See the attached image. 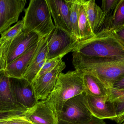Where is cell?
I'll list each match as a JSON object with an SVG mask.
<instances>
[{"label":"cell","instance_id":"obj_1","mask_svg":"<svg viewBox=\"0 0 124 124\" xmlns=\"http://www.w3.org/2000/svg\"><path fill=\"white\" fill-rule=\"evenodd\" d=\"M72 63L75 70L87 72L97 78L106 87L124 76V56L118 57H87L73 52Z\"/></svg>","mask_w":124,"mask_h":124},{"label":"cell","instance_id":"obj_2","mask_svg":"<svg viewBox=\"0 0 124 124\" xmlns=\"http://www.w3.org/2000/svg\"><path fill=\"white\" fill-rule=\"evenodd\" d=\"M72 52L87 57H121L124 56V44L114 31L104 29L92 38L78 41Z\"/></svg>","mask_w":124,"mask_h":124},{"label":"cell","instance_id":"obj_3","mask_svg":"<svg viewBox=\"0 0 124 124\" xmlns=\"http://www.w3.org/2000/svg\"><path fill=\"white\" fill-rule=\"evenodd\" d=\"M83 75V72L78 70L59 75L54 90L46 100L58 118L66 102L84 93Z\"/></svg>","mask_w":124,"mask_h":124},{"label":"cell","instance_id":"obj_4","mask_svg":"<svg viewBox=\"0 0 124 124\" xmlns=\"http://www.w3.org/2000/svg\"><path fill=\"white\" fill-rule=\"evenodd\" d=\"M24 12L23 33H35L40 38H46L55 27L46 0H30Z\"/></svg>","mask_w":124,"mask_h":124},{"label":"cell","instance_id":"obj_5","mask_svg":"<svg viewBox=\"0 0 124 124\" xmlns=\"http://www.w3.org/2000/svg\"><path fill=\"white\" fill-rule=\"evenodd\" d=\"M46 60L62 58L73 51L78 41L71 34L56 27L46 38Z\"/></svg>","mask_w":124,"mask_h":124},{"label":"cell","instance_id":"obj_6","mask_svg":"<svg viewBox=\"0 0 124 124\" xmlns=\"http://www.w3.org/2000/svg\"><path fill=\"white\" fill-rule=\"evenodd\" d=\"M84 95V92L65 102L58 117L59 122L78 124L92 119L93 116L85 104Z\"/></svg>","mask_w":124,"mask_h":124},{"label":"cell","instance_id":"obj_7","mask_svg":"<svg viewBox=\"0 0 124 124\" xmlns=\"http://www.w3.org/2000/svg\"><path fill=\"white\" fill-rule=\"evenodd\" d=\"M84 102L91 114L95 118L114 121L117 118L115 106L109 94L102 97H94L85 93Z\"/></svg>","mask_w":124,"mask_h":124},{"label":"cell","instance_id":"obj_8","mask_svg":"<svg viewBox=\"0 0 124 124\" xmlns=\"http://www.w3.org/2000/svg\"><path fill=\"white\" fill-rule=\"evenodd\" d=\"M12 94L16 103L28 110L38 102L32 84L24 78H9Z\"/></svg>","mask_w":124,"mask_h":124},{"label":"cell","instance_id":"obj_9","mask_svg":"<svg viewBox=\"0 0 124 124\" xmlns=\"http://www.w3.org/2000/svg\"><path fill=\"white\" fill-rule=\"evenodd\" d=\"M66 64L61 60L52 70L36 78L31 83L38 101L46 100L56 85L59 75L65 68Z\"/></svg>","mask_w":124,"mask_h":124},{"label":"cell","instance_id":"obj_10","mask_svg":"<svg viewBox=\"0 0 124 124\" xmlns=\"http://www.w3.org/2000/svg\"><path fill=\"white\" fill-rule=\"evenodd\" d=\"M27 2L26 0H0V34L18 22Z\"/></svg>","mask_w":124,"mask_h":124},{"label":"cell","instance_id":"obj_11","mask_svg":"<svg viewBox=\"0 0 124 124\" xmlns=\"http://www.w3.org/2000/svg\"><path fill=\"white\" fill-rule=\"evenodd\" d=\"M40 39L35 33H20L11 41L7 52V65L32 49Z\"/></svg>","mask_w":124,"mask_h":124},{"label":"cell","instance_id":"obj_12","mask_svg":"<svg viewBox=\"0 0 124 124\" xmlns=\"http://www.w3.org/2000/svg\"><path fill=\"white\" fill-rule=\"evenodd\" d=\"M46 1L54 19V26L72 35L70 10L66 0H46Z\"/></svg>","mask_w":124,"mask_h":124},{"label":"cell","instance_id":"obj_13","mask_svg":"<svg viewBox=\"0 0 124 124\" xmlns=\"http://www.w3.org/2000/svg\"><path fill=\"white\" fill-rule=\"evenodd\" d=\"M25 116L33 124H58V117L46 100L39 101L28 109Z\"/></svg>","mask_w":124,"mask_h":124},{"label":"cell","instance_id":"obj_14","mask_svg":"<svg viewBox=\"0 0 124 124\" xmlns=\"http://www.w3.org/2000/svg\"><path fill=\"white\" fill-rule=\"evenodd\" d=\"M39 42L26 53L7 65L5 72L9 78H23L25 73L38 50Z\"/></svg>","mask_w":124,"mask_h":124},{"label":"cell","instance_id":"obj_15","mask_svg":"<svg viewBox=\"0 0 124 124\" xmlns=\"http://www.w3.org/2000/svg\"><path fill=\"white\" fill-rule=\"evenodd\" d=\"M24 109L15 100L12 92L9 78L5 71L0 72V111Z\"/></svg>","mask_w":124,"mask_h":124},{"label":"cell","instance_id":"obj_16","mask_svg":"<svg viewBox=\"0 0 124 124\" xmlns=\"http://www.w3.org/2000/svg\"><path fill=\"white\" fill-rule=\"evenodd\" d=\"M47 49L46 38H41L38 48L23 78L32 83L46 60Z\"/></svg>","mask_w":124,"mask_h":124},{"label":"cell","instance_id":"obj_17","mask_svg":"<svg viewBox=\"0 0 124 124\" xmlns=\"http://www.w3.org/2000/svg\"><path fill=\"white\" fill-rule=\"evenodd\" d=\"M84 4L90 28L95 35L104 28L106 14L94 0H84Z\"/></svg>","mask_w":124,"mask_h":124},{"label":"cell","instance_id":"obj_18","mask_svg":"<svg viewBox=\"0 0 124 124\" xmlns=\"http://www.w3.org/2000/svg\"><path fill=\"white\" fill-rule=\"evenodd\" d=\"M83 72L85 94L94 97H102L109 94V88L106 87L97 78L89 73Z\"/></svg>","mask_w":124,"mask_h":124},{"label":"cell","instance_id":"obj_19","mask_svg":"<svg viewBox=\"0 0 124 124\" xmlns=\"http://www.w3.org/2000/svg\"><path fill=\"white\" fill-rule=\"evenodd\" d=\"M78 25L79 32V41L86 40L95 35L90 25L84 4V0H80Z\"/></svg>","mask_w":124,"mask_h":124},{"label":"cell","instance_id":"obj_20","mask_svg":"<svg viewBox=\"0 0 124 124\" xmlns=\"http://www.w3.org/2000/svg\"><path fill=\"white\" fill-rule=\"evenodd\" d=\"M109 95L116 108L117 124H122L124 121V89H117L109 88Z\"/></svg>","mask_w":124,"mask_h":124},{"label":"cell","instance_id":"obj_21","mask_svg":"<svg viewBox=\"0 0 124 124\" xmlns=\"http://www.w3.org/2000/svg\"><path fill=\"white\" fill-rule=\"evenodd\" d=\"M70 10V20L71 28L72 35L78 41H79L78 21L79 12L80 0H66Z\"/></svg>","mask_w":124,"mask_h":124},{"label":"cell","instance_id":"obj_22","mask_svg":"<svg viewBox=\"0 0 124 124\" xmlns=\"http://www.w3.org/2000/svg\"><path fill=\"white\" fill-rule=\"evenodd\" d=\"M124 25V0H119L105 29L114 31Z\"/></svg>","mask_w":124,"mask_h":124},{"label":"cell","instance_id":"obj_23","mask_svg":"<svg viewBox=\"0 0 124 124\" xmlns=\"http://www.w3.org/2000/svg\"><path fill=\"white\" fill-rule=\"evenodd\" d=\"M23 21L20 20L14 25L10 27L3 33H1L0 43L3 44L7 41L14 39L23 32Z\"/></svg>","mask_w":124,"mask_h":124},{"label":"cell","instance_id":"obj_24","mask_svg":"<svg viewBox=\"0 0 124 124\" xmlns=\"http://www.w3.org/2000/svg\"><path fill=\"white\" fill-rule=\"evenodd\" d=\"M119 0H103L102 1L101 9L106 14V20L104 28L107 26L113 16L114 12Z\"/></svg>","mask_w":124,"mask_h":124},{"label":"cell","instance_id":"obj_25","mask_svg":"<svg viewBox=\"0 0 124 124\" xmlns=\"http://www.w3.org/2000/svg\"><path fill=\"white\" fill-rule=\"evenodd\" d=\"M62 60V58L59 57L46 60L35 78L41 76L51 71Z\"/></svg>","mask_w":124,"mask_h":124},{"label":"cell","instance_id":"obj_26","mask_svg":"<svg viewBox=\"0 0 124 124\" xmlns=\"http://www.w3.org/2000/svg\"><path fill=\"white\" fill-rule=\"evenodd\" d=\"M27 110L19 109L0 111V121L8 120L15 117L25 116Z\"/></svg>","mask_w":124,"mask_h":124},{"label":"cell","instance_id":"obj_27","mask_svg":"<svg viewBox=\"0 0 124 124\" xmlns=\"http://www.w3.org/2000/svg\"><path fill=\"white\" fill-rule=\"evenodd\" d=\"M4 124H33L25 116H18L7 120Z\"/></svg>","mask_w":124,"mask_h":124},{"label":"cell","instance_id":"obj_28","mask_svg":"<svg viewBox=\"0 0 124 124\" xmlns=\"http://www.w3.org/2000/svg\"><path fill=\"white\" fill-rule=\"evenodd\" d=\"M58 124H106V122L102 119H99L93 116L90 121L78 124H68L63 122H59Z\"/></svg>","mask_w":124,"mask_h":124},{"label":"cell","instance_id":"obj_29","mask_svg":"<svg viewBox=\"0 0 124 124\" xmlns=\"http://www.w3.org/2000/svg\"><path fill=\"white\" fill-rule=\"evenodd\" d=\"M114 31L119 39L124 44V25Z\"/></svg>","mask_w":124,"mask_h":124},{"label":"cell","instance_id":"obj_30","mask_svg":"<svg viewBox=\"0 0 124 124\" xmlns=\"http://www.w3.org/2000/svg\"><path fill=\"white\" fill-rule=\"evenodd\" d=\"M112 88L117 89H124V76L121 78L116 82Z\"/></svg>","mask_w":124,"mask_h":124},{"label":"cell","instance_id":"obj_31","mask_svg":"<svg viewBox=\"0 0 124 124\" xmlns=\"http://www.w3.org/2000/svg\"><path fill=\"white\" fill-rule=\"evenodd\" d=\"M7 121V120H3V121H0V124H4L5 122Z\"/></svg>","mask_w":124,"mask_h":124},{"label":"cell","instance_id":"obj_32","mask_svg":"<svg viewBox=\"0 0 124 124\" xmlns=\"http://www.w3.org/2000/svg\"><path fill=\"white\" fill-rule=\"evenodd\" d=\"M2 44H3V43H0V48L2 46Z\"/></svg>","mask_w":124,"mask_h":124},{"label":"cell","instance_id":"obj_33","mask_svg":"<svg viewBox=\"0 0 124 124\" xmlns=\"http://www.w3.org/2000/svg\"><path fill=\"white\" fill-rule=\"evenodd\" d=\"M122 124H124V122H123V123H122Z\"/></svg>","mask_w":124,"mask_h":124},{"label":"cell","instance_id":"obj_34","mask_svg":"<svg viewBox=\"0 0 124 124\" xmlns=\"http://www.w3.org/2000/svg\"></svg>","mask_w":124,"mask_h":124}]
</instances>
